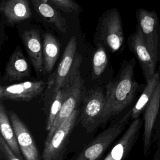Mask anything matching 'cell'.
I'll return each instance as SVG.
<instances>
[{
  "label": "cell",
  "mask_w": 160,
  "mask_h": 160,
  "mask_svg": "<svg viewBox=\"0 0 160 160\" xmlns=\"http://www.w3.org/2000/svg\"><path fill=\"white\" fill-rule=\"evenodd\" d=\"M131 119V109L99 134L79 154L75 160H100L109 146L124 130Z\"/></svg>",
  "instance_id": "3957f363"
},
{
  "label": "cell",
  "mask_w": 160,
  "mask_h": 160,
  "mask_svg": "<svg viewBox=\"0 0 160 160\" xmlns=\"http://www.w3.org/2000/svg\"><path fill=\"white\" fill-rule=\"evenodd\" d=\"M76 49L77 40L75 36H72L67 44L60 63L48 78L47 89L52 92V95L63 86L67 80L76 56Z\"/></svg>",
  "instance_id": "30bf717a"
},
{
  "label": "cell",
  "mask_w": 160,
  "mask_h": 160,
  "mask_svg": "<svg viewBox=\"0 0 160 160\" xmlns=\"http://www.w3.org/2000/svg\"><path fill=\"white\" fill-rule=\"evenodd\" d=\"M8 114L25 160H41L36 142L26 125L14 111H8Z\"/></svg>",
  "instance_id": "7c38bea8"
},
{
  "label": "cell",
  "mask_w": 160,
  "mask_h": 160,
  "mask_svg": "<svg viewBox=\"0 0 160 160\" xmlns=\"http://www.w3.org/2000/svg\"><path fill=\"white\" fill-rule=\"evenodd\" d=\"M159 82V76L156 74L149 81L146 82L141 93L134 105L131 108V120L140 118L145 108L150 101L154 91Z\"/></svg>",
  "instance_id": "ffe728a7"
},
{
  "label": "cell",
  "mask_w": 160,
  "mask_h": 160,
  "mask_svg": "<svg viewBox=\"0 0 160 160\" xmlns=\"http://www.w3.org/2000/svg\"><path fill=\"white\" fill-rule=\"evenodd\" d=\"M81 62L82 56L78 54L76 56L69 76L62 86L64 89V98L61 109L48 131L47 137L51 136L55 129L76 110L84 88L83 80L80 71Z\"/></svg>",
  "instance_id": "7a4b0ae2"
},
{
  "label": "cell",
  "mask_w": 160,
  "mask_h": 160,
  "mask_svg": "<svg viewBox=\"0 0 160 160\" xmlns=\"http://www.w3.org/2000/svg\"><path fill=\"white\" fill-rule=\"evenodd\" d=\"M64 89L62 87L61 89H58L53 95L52 98V101L50 104L49 113L46 121L45 129L48 131L51 127L54 120L58 116L64 101Z\"/></svg>",
  "instance_id": "7402d4cb"
},
{
  "label": "cell",
  "mask_w": 160,
  "mask_h": 160,
  "mask_svg": "<svg viewBox=\"0 0 160 160\" xmlns=\"http://www.w3.org/2000/svg\"><path fill=\"white\" fill-rule=\"evenodd\" d=\"M0 12L8 26H14L32 17L28 0H1Z\"/></svg>",
  "instance_id": "9a60e30c"
},
{
  "label": "cell",
  "mask_w": 160,
  "mask_h": 160,
  "mask_svg": "<svg viewBox=\"0 0 160 160\" xmlns=\"http://www.w3.org/2000/svg\"><path fill=\"white\" fill-rule=\"evenodd\" d=\"M61 50V44L56 36L50 32L43 36L42 55L44 72L50 73L58 59Z\"/></svg>",
  "instance_id": "d6986e66"
},
{
  "label": "cell",
  "mask_w": 160,
  "mask_h": 160,
  "mask_svg": "<svg viewBox=\"0 0 160 160\" xmlns=\"http://www.w3.org/2000/svg\"><path fill=\"white\" fill-rule=\"evenodd\" d=\"M108 64V57L104 45L98 42L92 58V77L94 79L100 77Z\"/></svg>",
  "instance_id": "44dd1931"
},
{
  "label": "cell",
  "mask_w": 160,
  "mask_h": 160,
  "mask_svg": "<svg viewBox=\"0 0 160 160\" xmlns=\"http://www.w3.org/2000/svg\"><path fill=\"white\" fill-rule=\"evenodd\" d=\"M159 61H160V59H159Z\"/></svg>",
  "instance_id": "f1b7e54d"
},
{
  "label": "cell",
  "mask_w": 160,
  "mask_h": 160,
  "mask_svg": "<svg viewBox=\"0 0 160 160\" xmlns=\"http://www.w3.org/2000/svg\"><path fill=\"white\" fill-rule=\"evenodd\" d=\"M19 36L35 71L44 72L42 41L39 31L34 28L28 29L19 32Z\"/></svg>",
  "instance_id": "5bb4252c"
},
{
  "label": "cell",
  "mask_w": 160,
  "mask_h": 160,
  "mask_svg": "<svg viewBox=\"0 0 160 160\" xmlns=\"http://www.w3.org/2000/svg\"><path fill=\"white\" fill-rule=\"evenodd\" d=\"M100 42L111 52L119 51L124 43V32L120 14L118 9L106 12L98 24Z\"/></svg>",
  "instance_id": "5b68a950"
},
{
  "label": "cell",
  "mask_w": 160,
  "mask_h": 160,
  "mask_svg": "<svg viewBox=\"0 0 160 160\" xmlns=\"http://www.w3.org/2000/svg\"><path fill=\"white\" fill-rule=\"evenodd\" d=\"M58 9L70 13H79L82 11L81 6L74 0H49Z\"/></svg>",
  "instance_id": "603a6c76"
},
{
  "label": "cell",
  "mask_w": 160,
  "mask_h": 160,
  "mask_svg": "<svg viewBox=\"0 0 160 160\" xmlns=\"http://www.w3.org/2000/svg\"><path fill=\"white\" fill-rule=\"evenodd\" d=\"M158 148L155 152L153 159L152 160H160V144H158Z\"/></svg>",
  "instance_id": "4316f807"
},
{
  "label": "cell",
  "mask_w": 160,
  "mask_h": 160,
  "mask_svg": "<svg viewBox=\"0 0 160 160\" xmlns=\"http://www.w3.org/2000/svg\"><path fill=\"white\" fill-rule=\"evenodd\" d=\"M135 65L134 58L124 60L118 74L108 83L105 92V108L101 124L122 112L136 98L141 85L134 79Z\"/></svg>",
  "instance_id": "6da1fadb"
},
{
  "label": "cell",
  "mask_w": 160,
  "mask_h": 160,
  "mask_svg": "<svg viewBox=\"0 0 160 160\" xmlns=\"http://www.w3.org/2000/svg\"><path fill=\"white\" fill-rule=\"evenodd\" d=\"M36 13L47 23L53 26L62 33L67 32L66 21L49 0H31Z\"/></svg>",
  "instance_id": "e0dca14e"
},
{
  "label": "cell",
  "mask_w": 160,
  "mask_h": 160,
  "mask_svg": "<svg viewBox=\"0 0 160 160\" xmlns=\"http://www.w3.org/2000/svg\"><path fill=\"white\" fill-rule=\"evenodd\" d=\"M47 82L40 81H26L0 86V99L3 101L28 102L40 95Z\"/></svg>",
  "instance_id": "ba28073f"
},
{
  "label": "cell",
  "mask_w": 160,
  "mask_h": 160,
  "mask_svg": "<svg viewBox=\"0 0 160 160\" xmlns=\"http://www.w3.org/2000/svg\"><path fill=\"white\" fill-rule=\"evenodd\" d=\"M160 109V82L158 84L154 92L143 112V154L148 155L152 144V138L153 130Z\"/></svg>",
  "instance_id": "4fadbf2b"
},
{
  "label": "cell",
  "mask_w": 160,
  "mask_h": 160,
  "mask_svg": "<svg viewBox=\"0 0 160 160\" xmlns=\"http://www.w3.org/2000/svg\"><path fill=\"white\" fill-rule=\"evenodd\" d=\"M142 125L143 119L141 118L131 121L103 160H124L136 144Z\"/></svg>",
  "instance_id": "8fae6325"
},
{
  "label": "cell",
  "mask_w": 160,
  "mask_h": 160,
  "mask_svg": "<svg viewBox=\"0 0 160 160\" xmlns=\"http://www.w3.org/2000/svg\"><path fill=\"white\" fill-rule=\"evenodd\" d=\"M127 44L138 59L145 81H149L156 74L159 62L151 53L138 29L128 38Z\"/></svg>",
  "instance_id": "9c48e42d"
},
{
  "label": "cell",
  "mask_w": 160,
  "mask_h": 160,
  "mask_svg": "<svg viewBox=\"0 0 160 160\" xmlns=\"http://www.w3.org/2000/svg\"><path fill=\"white\" fill-rule=\"evenodd\" d=\"M0 151L4 160H21L14 154L2 136L0 137Z\"/></svg>",
  "instance_id": "cb8c5ba5"
},
{
  "label": "cell",
  "mask_w": 160,
  "mask_h": 160,
  "mask_svg": "<svg viewBox=\"0 0 160 160\" xmlns=\"http://www.w3.org/2000/svg\"><path fill=\"white\" fill-rule=\"evenodd\" d=\"M31 74V67L21 48L17 46L10 56L2 78L7 81H21Z\"/></svg>",
  "instance_id": "2e32d148"
},
{
  "label": "cell",
  "mask_w": 160,
  "mask_h": 160,
  "mask_svg": "<svg viewBox=\"0 0 160 160\" xmlns=\"http://www.w3.org/2000/svg\"><path fill=\"white\" fill-rule=\"evenodd\" d=\"M152 142H155L157 145L160 144V109L153 130Z\"/></svg>",
  "instance_id": "d4e9b609"
},
{
  "label": "cell",
  "mask_w": 160,
  "mask_h": 160,
  "mask_svg": "<svg viewBox=\"0 0 160 160\" xmlns=\"http://www.w3.org/2000/svg\"><path fill=\"white\" fill-rule=\"evenodd\" d=\"M105 102V93L99 87H94L86 93L82 101L79 119L87 132H92L101 124Z\"/></svg>",
  "instance_id": "8992f818"
},
{
  "label": "cell",
  "mask_w": 160,
  "mask_h": 160,
  "mask_svg": "<svg viewBox=\"0 0 160 160\" xmlns=\"http://www.w3.org/2000/svg\"><path fill=\"white\" fill-rule=\"evenodd\" d=\"M138 29L154 59L159 62L160 59V22L155 11L144 8L136 12Z\"/></svg>",
  "instance_id": "52a82bcc"
},
{
  "label": "cell",
  "mask_w": 160,
  "mask_h": 160,
  "mask_svg": "<svg viewBox=\"0 0 160 160\" xmlns=\"http://www.w3.org/2000/svg\"><path fill=\"white\" fill-rule=\"evenodd\" d=\"M0 129L1 136L9 146L14 154L22 160V154L19 146L14 129L10 121L8 111L2 101L0 103Z\"/></svg>",
  "instance_id": "ac0fdd59"
},
{
  "label": "cell",
  "mask_w": 160,
  "mask_h": 160,
  "mask_svg": "<svg viewBox=\"0 0 160 160\" xmlns=\"http://www.w3.org/2000/svg\"><path fill=\"white\" fill-rule=\"evenodd\" d=\"M6 24L5 21L3 19V18L1 16V28H0V46L1 48L4 42L7 39V36L5 32V28Z\"/></svg>",
  "instance_id": "484cf974"
},
{
  "label": "cell",
  "mask_w": 160,
  "mask_h": 160,
  "mask_svg": "<svg viewBox=\"0 0 160 160\" xmlns=\"http://www.w3.org/2000/svg\"><path fill=\"white\" fill-rule=\"evenodd\" d=\"M78 114V111L75 110L55 129L51 136L46 137L41 155L42 160L62 159Z\"/></svg>",
  "instance_id": "277c9868"
},
{
  "label": "cell",
  "mask_w": 160,
  "mask_h": 160,
  "mask_svg": "<svg viewBox=\"0 0 160 160\" xmlns=\"http://www.w3.org/2000/svg\"><path fill=\"white\" fill-rule=\"evenodd\" d=\"M157 73L159 76V82H160V61L158 63V69H157Z\"/></svg>",
  "instance_id": "83f0119b"
}]
</instances>
